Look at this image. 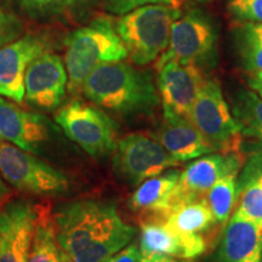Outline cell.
Segmentation results:
<instances>
[{
  "mask_svg": "<svg viewBox=\"0 0 262 262\" xmlns=\"http://www.w3.org/2000/svg\"><path fill=\"white\" fill-rule=\"evenodd\" d=\"M179 169H170L141 182L130 195L127 208L140 219L156 217L164 220L171 205L172 192L180 178Z\"/></svg>",
  "mask_w": 262,
  "mask_h": 262,
  "instance_id": "19",
  "label": "cell"
},
{
  "mask_svg": "<svg viewBox=\"0 0 262 262\" xmlns=\"http://www.w3.org/2000/svg\"><path fill=\"white\" fill-rule=\"evenodd\" d=\"M164 222L182 234H203L216 225L204 198L171 209Z\"/></svg>",
  "mask_w": 262,
  "mask_h": 262,
  "instance_id": "21",
  "label": "cell"
},
{
  "mask_svg": "<svg viewBox=\"0 0 262 262\" xmlns=\"http://www.w3.org/2000/svg\"><path fill=\"white\" fill-rule=\"evenodd\" d=\"M189 120L215 152L242 149L241 127L231 114L220 84L206 80L193 104Z\"/></svg>",
  "mask_w": 262,
  "mask_h": 262,
  "instance_id": "9",
  "label": "cell"
},
{
  "mask_svg": "<svg viewBox=\"0 0 262 262\" xmlns=\"http://www.w3.org/2000/svg\"><path fill=\"white\" fill-rule=\"evenodd\" d=\"M139 248L142 256L165 255L183 260H193L208 250L203 234H182L156 217L140 219Z\"/></svg>",
  "mask_w": 262,
  "mask_h": 262,
  "instance_id": "15",
  "label": "cell"
},
{
  "mask_svg": "<svg viewBox=\"0 0 262 262\" xmlns=\"http://www.w3.org/2000/svg\"><path fill=\"white\" fill-rule=\"evenodd\" d=\"M142 255H141L139 244L130 243L125 248L114 254L107 262H141Z\"/></svg>",
  "mask_w": 262,
  "mask_h": 262,
  "instance_id": "31",
  "label": "cell"
},
{
  "mask_svg": "<svg viewBox=\"0 0 262 262\" xmlns=\"http://www.w3.org/2000/svg\"><path fill=\"white\" fill-rule=\"evenodd\" d=\"M28 262H68L57 241L52 211L49 204L39 203Z\"/></svg>",
  "mask_w": 262,
  "mask_h": 262,
  "instance_id": "20",
  "label": "cell"
},
{
  "mask_svg": "<svg viewBox=\"0 0 262 262\" xmlns=\"http://www.w3.org/2000/svg\"><path fill=\"white\" fill-rule=\"evenodd\" d=\"M228 11L239 21L262 24V0H229Z\"/></svg>",
  "mask_w": 262,
  "mask_h": 262,
  "instance_id": "27",
  "label": "cell"
},
{
  "mask_svg": "<svg viewBox=\"0 0 262 262\" xmlns=\"http://www.w3.org/2000/svg\"><path fill=\"white\" fill-rule=\"evenodd\" d=\"M141 262H193V261L183 260V258H176L171 256H165V255H148V256H142Z\"/></svg>",
  "mask_w": 262,
  "mask_h": 262,
  "instance_id": "32",
  "label": "cell"
},
{
  "mask_svg": "<svg viewBox=\"0 0 262 262\" xmlns=\"http://www.w3.org/2000/svg\"><path fill=\"white\" fill-rule=\"evenodd\" d=\"M34 15H54L72 8L78 0H16Z\"/></svg>",
  "mask_w": 262,
  "mask_h": 262,
  "instance_id": "28",
  "label": "cell"
},
{
  "mask_svg": "<svg viewBox=\"0 0 262 262\" xmlns=\"http://www.w3.org/2000/svg\"><path fill=\"white\" fill-rule=\"evenodd\" d=\"M206 79L203 70L193 63L170 61L158 70V93L164 116L188 118Z\"/></svg>",
  "mask_w": 262,
  "mask_h": 262,
  "instance_id": "13",
  "label": "cell"
},
{
  "mask_svg": "<svg viewBox=\"0 0 262 262\" xmlns=\"http://www.w3.org/2000/svg\"><path fill=\"white\" fill-rule=\"evenodd\" d=\"M250 183H255L262 188V146L251 150L248 158L244 159L237 180V193Z\"/></svg>",
  "mask_w": 262,
  "mask_h": 262,
  "instance_id": "26",
  "label": "cell"
},
{
  "mask_svg": "<svg viewBox=\"0 0 262 262\" xmlns=\"http://www.w3.org/2000/svg\"><path fill=\"white\" fill-rule=\"evenodd\" d=\"M156 140L180 163L215 152L188 118L163 114Z\"/></svg>",
  "mask_w": 262,
  "mask_h": 262,
  "instance_id": "18",
  "label": "cell"
},
{
  "mask_svg": "<svg viewBox=\"0 0 262 262\" xmlns=\"http://www.w3.org/2000/svg\"><path fill=\"white\" fill-rule=\"evenodd\" d=\"M55 122L71 142L91 157H104L117 147V124L103 111L74 100L61 108Z\"/></svg>",
  "mask_w": 262,
  "mask_h": 262,
  "instance_id": "8",
  "label": "cell"
},
{
  "mask_svg": "<svg viewBox=\"0 0 262 262\" xmlns=\"http://www.w3.org/2000/svg\"><path fill=\"white\" fill-rule=\"evenodd\" d=\"M47 52V42L37 35H24L0 49V96L21 103L28 66Z\"/></svg>",
  "mask_w": 262,
  "mask_h": 262,
  "instance_id": "16",
  "label": "cell"
},
{
  "mask_svg": "<svg viewBox=\"0 0 262 262\" xmlns=\"http://www.w3.org/2000/svg\"><path fill=\"white\" fill-rule=\"evenodd\" d=\"M260 262H262V256H261V260H260Z\"/></svg>",
  "mask_w": 262,
  "mask_h": 262,
  "instance_id": "36",
  "label": "cell"
},
{
  "mask_svg": "<svg viewBox=\"0 0 262 262\" xmlns=\"http://www.w3.org/2000/svg\"><path fill=\"white\" fill-rule=\"evenodd\" d=\"M261 256L262 228L234 214L205 262H260Z\"/></svg>",
  "mask_w": 262,
  "mask_h": 262,
  "instance_id": "17",
  "label": "cell"
},
{
  "mask_svg": "<svg viewBox=\"0 0 262 262\" xmlns=\"http://www.w3.org/2000/svg\"><path fill=\"white\" fill-rule=\"evenodd\" d=\"M81 93L90 102L124 118L150 116L160 102L150 72L122 61L95 68Z\"/></svg>",
  "mask_w": 262,
  "mask_h": 262,
  "instance_id": "2",
  "label": "cell"
},
{
  "mask_svg": "<svg viewBox=\"0 0 262 262\" xmlns=\"http://www.w3.org/2000/svg\"><path fill=\"white\" fill-rule=\"evenodd\" d=\"M232 112L241 134L262 142V97L251 90H238L232 97Z\"/></svg>",
  "mask_w": 262,
  "mask_h": 262,
  "instance_id": "23",
  "label": "cell"
},
{
  "mask_svg": "<svg viewBox=\"0 0 262 262\" xmlns=\"http://www.w3.org/2000/svg\"><path fill=\"white\" fill-rule=\"evenodd\" d=\"M182 0H106V6L111 12L117 15H125L133 10L146 5L165 4L180 8Z\"/></svg>",
  "mask_w": 262,
  "mask_h": 262,
  "instance_id": "30",
  "label": "cell"
},
{
  "mask_svg": "<svg viewBox=\"0 0 262 262\" xmlns=\"http://www.w3.org/2000/svg\"><path fill=\"white\" fill-rule=\"evenodd\" d=\"M39 203L14 198L0 209V262H28Z\"/></svg>",
  "mask_w": 262,
  "mask_h": 262,
  "instance_id": "12",
  "label": "cell"
},
{
  "mask_svg": "<svg viewBox=\"0 0 262 262\" xmlns=\"http://www.w3.org/2000/svg\"><path fill=\"white\" fill-rule=\"evenodd\" d=\"M243 163L242 149L211 153L193 160L180 173L179 181L172 192L169 211L179 205L203 199L221 178L226 175H238Z\"/></svg>",
  "mask_w": 262,
  "mask_h": 262,
  "instance_id": "11",
  "label": "cell"
},
{
  "mask_svg": "<svg viewBox=\"0 0 262 262\" xmlns=\"http://www.w3.org/2000/svg\"><path fill=\"white\" fill-rule=\"evenodd\" d=\"M180 16V8L155 4L133 10L118 19L116 31L131 62L146 66L156 61L168 48L171 26Z\"/></svg>",
  "mask_w": 262,
  "mask_h": 262,
  "instance_id": "5",
  "label": "cell"
},
{
  "mask_svg": "<svg viewBox=\"0 0 262 262\" xmlns=\"http://www.w3.org/2000/svg\"><path fill=\"white\" fill-rule=\"evenodd\" d=\"M219 29L214 18L199 9H193L173 22L169 45L157 62V71L166 62L193 63L202 70L211 68L217 61Z\"/></svg>",
  "mask_w": 262,
  "mask_h": 262,
  "instance_id": "6",
  "label": "cell"
},
{
  "mask_svg": "<svg viewBox=\"0 0 262 262\" xmlns=\"http://www.w3.org/2000/svg\"><path fill=\"white\" fill-rule=\"evenodd\" d=\"M235 215L262 228V188L255 183L244 186L238 192Z\"/></svg>",
  "mask_w": 262,
  "mask_h": 262,
  "instance_id": "25",
  "label": "cell"
},
{
  "mask_svg": "<svg viewBox=\"0 0 262 262\" xmlns=\"http://www.w3.org/2000/svg\"><path fill=\"white\" fill-rule=\"evenodd\" d=\"M0 175L19 192L37 196L63 195L72 188L67 173L3 140H0Z\"/></svg>",
  "mask_w": 262,
  "mask_h": 262,
  "instance_id": "7",
  "label": "cell"
},
{
  "mask_svg": "<svg viewBox=\"0 0 262 262\" xmlns=\"http://www.w3.org/2000/svg\"><path fill=\"white\" fill-rule=\"evenodd\" d=\"M68 75L62 58L44 52L31 62L25 75V100L37 110H56L67 93Z\"/></svg>",
  "mask_w": 262,
  "mask_h": 262,
  "instance_id": "14",
  "label": "cell"
},
{
  "mask_svg": "<svg viewBox=\"0 0 262 262\" xmlns=\"http://www.w3.org/2000/svg\"><path fill=\"white\" fill-rule=\"evenodd\" d=\"M249 85L256 93L258 96L262 97V71L257 72V73H253L248 80Z\"/></svg>",
  "mask_w": 262,
  "mask_h": 262,
  "instance_id": "33",
  "label": "cell"
},
{
  "mask_svg": "<svg viewBox=\"0 0 262 262\" xmlns=\"http://www.w3.org/2000/svg\"><path fill=\"white\" fill-rule=\"evenodd\" d=\"M234 49L242 67L249 73L262 71V24L242 22L234 28Z\"/></svg>",
  "mask_w": 262,
  "mask_h": 262,
  "instance_id": "22",
  "label": "cell"
},
{
  "mask_svg": "<svg viewBox=\"0 0 262 262\" xmlns=\"http://www.w3.org/2000/svg\"><path fill=\"white\" fill-rule=\"evenodd\" d=\"M8 193H9V189H8V187H6L5 182L3 181L2 175H0V204H2V202L6 198Z\"/></svg>",
  "mask_w": 262,
  "mask_h": 262,
  "instance_id": "34",
  "label": "cell"
},
{
  "mask_svg": "<svg viewBox=\"0 0 262 262\" xmlns=\"http://www.w3.org/2000/svg\"><path fill=\"white\" fill-rule=\"evenodd\" d=\"M64 42L67 90L71 94L81 91L84 81L98 66L123 61L127 57L116 26L106 16H100L88 26L70 33Z\"/></svg>",
  "mask_w": 262,
  "mask_h": 262,
  "instance_id": "3",
  "label": "cell"
},
{
  "mask_svg": "<svg viewBox=\"0 0 262 262\" xmlns=\"http://www.w3.org/2000/svg\"><path fill=\"white\" fill-rule=\"evenodd\" d=\"M192 2H195V3H209V2H212V0H192Z\"/></svg>",
  "mask_w": 262,
  "mask_h": 262,
  "instance_id": "35",
  "label": "cell"
},
{
  "mask_svg": "<svg viewBox=\"0 0 262 262\" xmlns=\"http://www.w3.org/2000/svg\"><path fill=\"white\" fill-rule=\"evenodd\" d=\"M0 140L44 159H66L73 145L56 122L0 96Z\"/></svg>",
  "mask_w": 262,
  "mask_h": 262,
  "instance_id": "4",
  "label": "cell"
},
{
  "mask_svg": "<svg viewBox=\"0 0 262 262\" xmlns=\"http://www.w3.org/2000/svg\"><path fill=\"white\" fill-rule=\"evenodd\" d=\"M52 211L57 241L68 262H107L134 241L116 203L85 198L62 202Z\"/></svg>",
  "mask_w": 262,
  "mask_h": 262,
  "instance_id": "1",
  "label": "cell"
},
{
  "mask_svg": "<svg viewBox=\"0 0 262 262\" xmlns=\"http://www.w3.org/2000/svg\"><path fill=\"white\" fill-rule=\"evenodd\" d=\"M238 175H226L221 178L204 196L216 225L226 224L237 203Z\"/></svg>",
  "mask_w": 262,
  "mask_h": 262,
  "instance_id": "24",
  "label": "cell"
},
{
  "mask_svg": "<svg viewBox=\"0 0 262 262\" xmlns=\"http://www.w3.org/2000/svg\"><path fill=\"white\" fill-rule=\"evenodd\" d=\"M180 164L158 141L146 134H129L118 141L114 149V173L131 186H139L145 180Z\"/></svg>",
  "mask_w": 262,
  "mask_h": 262,
  "instance_id": "10",
  "label": "cell"
},
{
  "mask_svg": "<svg viewBox=\"0 0 262 262\" xmlns=\"http://www.w3.org/2000/svg\"><path fill=\"white\" fill-rule=\"evenodd\" d=\"M22 29L24 25L15 15L0 8V49L18 39Z\"/></svg>",
  "mask_w": 262,
  "mask_h": 262,
  "instance_id": "29",
  "label": "cell"
}]
</instances>
